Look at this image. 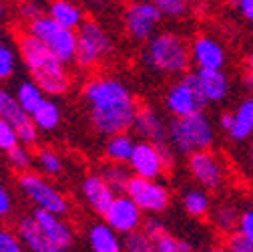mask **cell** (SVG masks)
<instances>
[{"mask_svg":"<svg viewBox=\"0 0 253 252\" xmlns=\"http://www.w3.org/2000/svg\"><path fill=\"white\" fill-rule=\"evenodd\" d=\"M197 79L203 91V97L207 99V103H217L223 101L227 91H229V83L227 77L221 73V69H199L197 71Z\"/></svg>","mask_w":253,"mask_h":252,"instance_id":"44dd1931","label":"cell"},{"mask_svg":"<svg viewBox=\"0 0 253 252\" xmlns=\"http://www.w3.org/2000/svg\"><path fill=\"white\" fill-rule=\"evenodd\" d=\"M18 188L26 200L37 206V210H46L60 216H67L71 212V200L67 198V194L39 172L28 170L18 174Z\"/></svg>","mask_w":253,"mask_h":252,"instance_id":"52a82bcc","label":"cell"},{"mask_svg":"<svg viewBox=\"0 0 253 252\" xmlns=\"http://www.w3.org/2000/svg\"><path fill=\"white\" fill-rule=\"evenodd\" d=\"M227 248L229 250H237V252H253V242H249L241 234L233 232V234L227 236Z\"/></svg>","mask_w":253,"mask_h":252,"instance_id":"60d3db41","label":"cell"},{"mask_svg":"<svg viewBox=\"0 0 253 252\" xmlns=\"http://www.w3.org/2000/svg\"><path fill=\"white\" fill-rule=\"evenodd\" d=\"M191 61L197 63L199 69H221L225 63V53L211 37L197 35L191 41Z\"/></svg>","mask_w":253,"mask_h":252,"instance_id":"ac0fdd59","label":"cell"},{"mask_svg":"<svg viewBox=\"0 0 253 252\" xmlns=\"http://www.w3.org/2000/svg\"><path fill=\"white\" fill-rule=\"evenodd\" d=\"M151 2L161 10L163 16L169 18H179L189 8V0H151Z\"/></svg>","mask_w":253,"mask_h":252,"instance_id":"e575fe53","label":"cell"},{"mask_svg":"<svg viewBox=\"0 0 253 252\" xmlns=\"http://www.w3.org/2000/svg\"><path fill=\"white\" fill-rule=\"evenodd\" d=\"M161 18V10L151 0H135L123 14L125 33L137 43H147L155 35V28L159 26Z\"/></svg>","mask_w":253,"mask_h":252,"instance_id":"30bf717a","label":"cell"},{"mask_svg":"<svg viewBox=\"0 0 253 252\" xmlns=\"http://www.w3.org/2000/svg\"><path fill=\"white\" fill-rule=\"evenodd\" d=\"M135 143H137V139L129 131L109 135L107 141H105V157H107V162L129 164L131 155H133V149H135Z\"/></svg>","mask_w":253,"mask_h":252,"instance_id":"603a6c76","label":"cell"},{"mask_svg":"<svg viewBox=\"0 0 253 252\" xmlns=\"http://www.w3.org/2000/svg\"><path fill=\"white\" fill-rule=\"evenodd\" d=\"M81 192H83V198L84 202L88 204V208L92 212H97L99 216L105 214V210L109 208V204L113 202V198L117 196L113 192V188L105 182V178L94 172V174H88L83 184H81Z\"/></svg>","mask_w":253,"mask_h":252,"instance_id":"e0dca14e","label":"cell"},{"mask_svg":"<svg viewBox=\"0 0 253 252\" xmlns=\"http://www.w3.org/2000/svg\"><path fill=\"white\" fill-rule=\"evenodd\" d=\"M6 162L8 166L16 172V174H22V172H28L35 164V157H33V151L30 147L18 143L16 147H12L8 153H6Z\"/></svg>","mask_w":253,"mask_h":252,"instance_id":"4dcf8cb0","label":"cell"},{"mask_svg":"<svg viewBox=\"0 0 253 252\" xmlns=\"http://www.w3.org/2000/svg\"><path fill=\"white\" fill-rule=\"evenodd\" d=\"M92 129L109 137L133 127L139 101L133 91L113 75H92L83 85Z\"/></svg>","mask_w":253,"mask_h":252,"instance_id":"6da1fadb","label":"cell"},{"mask_svg":"<svg viewBox=\"0 0 253 252\" xmlns=\"http://www.w3.org/2000/svg\"><path fill=\"white\" fill-rule=\"evenodd\" d=\"M227 250H229V248H227ZM229 252H237V250H229Z\"/></svg>","mask_w":253,"mask_h":252,"instance_id":"681fc988","label":"cell"},{"mask_svg":"<svg viewBox=\"0 0 253 252\" xmlns=\"http://www.w3.org/2000/svg\"><path fill=\"white\" fill-rule=\"evenodd\" d=\"M35 164L41 168V174L42 176H60L62 174V157L50 149V147H41L35 155Z\"/></svg>","mask_w":253,"mask_h":252,"instance_id":"f546056e","label":"cell"},{"mask_svg":"<svg viewBox=\"0 0 253 252\" xmlns=\"http://www.w3.org/2000/svg\"><path fill=\"white\" fill-rule=\"evenodd\" d=\"M33 218H35L37 226L41 228V232H42L50 242H54L56 246L69 250V248L75 244V230H73V226L67 222L65 216L52 214V212H46V210H35Z\"/></svg>","mask_w":253,"mask_h":252,"instance_id":"9a60e30c","label":"cell"},{"mask_svg":"<svg viewBox=\"0 0 253 252\" xmlns=\"http://www.w3.org/2000/svg\"><path fill=\"white\" fill-rule=\"evenodd\" d=\"M137 131V135L145 141H151L155 145H169V131L167 125L163 121V117L157 113L153 107L147 105H139V111L135 115L133 127Z\"/></svg>","mask_w":253,"mask_h":252,"instance_id":"2e32d148","label":"cell"},{"mask_svg":"<svg viewBox=\"0 0 253 252\" xmlns=\"http://www.w3.org/2000/svg\"><path fill=\"white\" fill-rule=\"evenodd\" d=\"M0 119H6L12 127L16 129L18 141L26 147H35L39 143V127L35 125L33 117H30L20 103L16 101V95L6 87L0 85Z\"/></svg>","mask_w":253,"mask_h":252,"instance_id":"7c38bea8","label":"cell"},{"mask_svg":"<svg viewBox=\"0 0 253 252\" xmlns=\"http://www.w3.org/2000/svg\"><path fill=\"white\" fill-rule=\"evenodd\" d=\"M113 41L105 26L92 18H84V22L77 28V53L75 65L81 71H92L111 55Z\"/></svg>","mask_w":253,"mask_h":252,"instance_id":"5b68a950","label":"cell"},{"mask_svg":"<svg viewBox=\"0 0 253 252\" xmlns=\"http://www.w3.org/2000/svg\"><path fill=\"white\" fill-rule=\"evenodd\" d=\"M10 212H12V196L6 190V186L0 184V220L10 216Z\"/></svg>","mask_w":253,"mask_h":252,"instance_id":"b9f144b4","label":"cell"},{"mask_svg":"<svg viewBox=\"0 0 253 252\" xmlns=\"http://www.w3.org/2000/svg\"><path fill=\"white\" fill-rule=\"evenodd\" d=\"M16 61L18 53L14 51V47L6 41H0V85L16 73Z\"/></svg>","mask_w":253,"mask_h":252,"instance_id":"1f68e13d","label":"cell"},{"mask_svg":"<svg viewBox=\"0 0 253 252\" xmlns=\"http://www.w3.org/2000/svg\"><path fill=\"white\" fill-rule=\"evenodd\" d=\"M103 222H107L121 236H126L135 230H141L143 210L126 194H117L103 214Z\"/></svg>","mask_w":253,"mask_h":252,"instance_id":"4fadbf2b","label":"cell"},{"mask_svg":"<svg viewBox=\"0 0 253 252\" xmlns=\"http://www.w3.org/2000/svg\"><path fill=\"white\" fill-rule=\"evenodd\" d=\"M251 160H253V147H251Z\"/></svg>","mask_w":253,"mask_h":252,"instance_id":"c3c4849f","label":"cell"},{"mask_svg":"<svg viewBox=\"0 0 253 252\" xmlns=\"http://www.w3.org/2000/svg\"><path fill=\"white\" fill-rule=\"evenodd\" d=\"M201 252H229L225 248H207V250H201Z\"/></svg>","mask_w":253,"mask_h":252,"instance_id":"bcb514c9","label":"cell"},{"mask_svg":"<svg viewBox=\"0 0 253 252\" xmlns=\"http://www.w3.org/2000/svg\"><path fill=\"white\" fill-rule=\"evenodd\" d=\"M24 30L35 37L37 41H41L50 53H54L65 65L75 61V53H77V30L60 26L56 20H52L46 12L41 14L39 18L30 20L24 24Z\"/></svg>","mask_w":253,"mask_h":252,"instance_id":"8992f818","label":"cell"},{"mask_svg":"<svg viewBox=\"0 0 253 252\" xmlns=\"http://www.w3.org/2000/svg\"><path fill=\"white\" fill-rule=\"evenodd\" d=\"M16 232H18V238L22 240V244L26 246L28 252H69V250H65V248L56 246L54 242H50V240L41 232V228L37 226L33 214L24 216V218L20 220Z\"/></svg>","mask_w":253,"mask_h":252,"instance_id":"d6986e66","label":"cell"},{"mask_svg":"<svg viewBox=\"0 0 253 252\" xmlns=\"http://www.w3.org/2000/svg\"><path fill=\"white\" fill-rule=\"evenodd\" d=\"M0 252H28V250L18 238V234L6 228H0Z\"/></svg>","mask_w":253,"mask_h":252,"instance_id":"8d00e7d4","label":"cell"},{"mask_svg":"<svg viewBox=\"0 0 253 252\" xmlns=\"http://www.w3.org/2000/svg\"><path fill=\"white\" fill-rule=\"evenodd\" d=\"M141 230L149 236V238H157V236H161L163 232H167V228H165V224L161 222L159 218H149V220H145L143 222V226H141Z\"/></svg>","mask_w":253,"mask_h":252,"instance_id":"ab89813d","label":"cell"},{"mask_svg":"<svg viewBox=\"0 0 253 252\" xmlns=\"http://www.w3.org/2000/svg\"><path fill=\"white\" fill-rule=\"evenodd\" d=\"M209 218H211L215 230L223 236L233 234L237 230V224H239V212L231 204H219L215 210H211Z\"/></svg>","mask_w":253,"mask_h":252,"instance_id":"cb8c5ba5","label":"cell"},{"mask_svg":"<svg viewBox=\"0 0 253 252\" xmlns=\"http://www.w3.org/2000/svg\"><path fill=\"white\" fill-rule=\"evenodd\" d=\"M46 14L52 20H56L60 26L71 28V30H77L84 22L83 8L77 6L75 2H71V0H50L48 8H46Z\"/></svg>","mask_w":253,"mask_h":252,"instance_id":"7402d4cb","label":"cell"},{"mask_svg":"<svg viewBox=\"0 0 253 252\" xmlns=\"http://www.w3.org/2000/svg\"><path fill=\"white\" fill-rule=\"evenodd\" d=\"M167 107L175 117H185L197 111H203L207 99L203 97V91L197 79V73H187L183 79L171 85L167 91Z\"/></svg>","mask_w":253,"mask_h":252,"instance_id":"9c48e42d","label":"cell"},{"mask_svg":"<svg viewBox=\"0 0 253 252\" xmlns=\"http://www.w3.org/2000/svg\"><path fill=\"white\" fill-rule=\"evenodd\" d=\"M18 55L26 65L33 81L44 91V95L58 97L65 95L73 85V75L69 67L54 53H50L41 41L30 37L22 28L18 33Z\"/></svg>","mask_w":253,"mask_h":252,"instance_id":"7a4b0ae2","label":"cell"},{"mask_svg":"<svg viewBox=\"0 0 253 252\" xmlns=\"http://www.w3.org/2000/svg\"><path fill=\"white\" fill-rule=\"evenodd\" d=\"M60 113L62 111L54 99H44L30 117H33L39 131H54L60 123Z\"/></svg>","mask_w":253,"mask_h":252,"instance_id":"d4e9b609","label":"cell"},{"mask_svg":"<svg viewBox=\"0 0 253 252\" xmlns=\"http://www.w3.org/2000/svg\"><path fill=\"white\" fill-rule=\"evenodd\" d=\"M90 252H125L123 238L107 222H94L88 228Z\"/></svg>","mask_w":253,"mask_h":252,"instance_id":"ffe728a7","label":"cell"},{"mask_svg":"<svg viewBox=\"0 0 253 252\" xmlns=\"http://www.w3.org/2000/svg\"><path fill=\"white\" fill-rule=\"evenodd\" d=\"M16 101L20 103V107L28 113V115H33L35 111H37V107L46 99V95H44V91L30 79V81H22L18 87H16Z\"/></svg>","mask_w":253,"mask_h":252,"instance_id":"484cf974","label":"cell"},{"mask_svg":"<svg viewBox=\"0 0 253 252\" xmlns=\"http://www.w3.org/2000/svg\"><path fill=\"white\" fill-rule=\"evenodd\" d=\"M99 174L113 188L115 194H125L126 186H129V180L133 178V174H131V170H129V166H126V164H113V162H107L101 168Z\"/></svg>","mask_w":253,"mask_h":252,"instance_id":"4316f807","label":"cell"},{"mask_svg":"<svg viewBox=\"0 0 253 252\" xmlns=\"http://www.w3.org/2000/svg\"><path fill=\"white\" fill-rule=\"evenodd\" d=\"M187 168L205 190H219L225 182L223 164H221V160L211 149H201V151L189 153Z\"/></svg>","mask_w":253,"mask_h":252,"instance_id":"5bb4252c","label":"cell"},{"mask_svg":"<svg viewBox=\"0 0 253 252\" xmlns=\"http://www.w3.org/2000/svg\"><path fill=\"white\" fill-rule=\"evenodd\" d=\"M239 8H241V12L253 22V0H239Z\"/></svg>","mask_w":253,"mask_h":252,"instance_id":"ee69618b","label":"cell"},{"mask_svg":"<svg viewBox=\"0 0 253 252\" xmlns=\"http://www.w3.org/2000/svg\"><path fill=\"white\" fill-rule=\"evenodd\" d=\"M183 208L191 218L207 220L211 214V200L203 190H187L183 196Z\"/></svg>","mask_w":253,"mask_h":252,"instance_id":"f1b7e54d","label":"cell"},{"mask_svg":"<svg viewBox=\"0 0 253 252\" xmlns=\"http://www.w3.org/2000/svg\"><path fill=\"white\" fill-rule=\"evenodd\" d=\"M125 194L143 210V214H161L171 204V192L167 186L157 180H147L139 176H133L129 180Z\"/></svg>","mask_w":253,"mask_h":252,"instance_id":"8fae6325","label":"cell"},{"mask_svg":"<svg viewBox=\"0 0 253 252\" xmlns=\"http://www.w3.org/2000/svg\"><path fill=\"white\" fill-rule=\"evenodd\" d=\"M155 246H157V252H193L191 242L175 238L173 234H169V230L155 238Z\"/></svg>","mask_w":253,"mask_h":252,"instance_id":"836d02e7","label":"cell"},{"mask_svg":"<svg viewBox=\"0 0 253 252\" xmlns=\"http://www.w3.org/2000/svg\"><path fill=\"white\" fill-rule=\"evenodd\" d=\"M20 141H18V135H16V129L6 121V119H0V151L2 153H8L12 147H16Z\"/></svg>","mask_w":253,"mask_h":252,"instance_id":"d590c367","label":"cell"},{"mask_svg":"<svg viewBox=\"0 0 253 252\" xmlns=\"http://www.w3.org/2000/svg\"><path fill=\"white\" fill-rule=\"evenodd\" d=\"M253 131V99H247L239 105L237 113H233V125L229 135L233 139H245Z\"/></svg>","mask_w":253,"mask_h":252,"instance_id":"83f0119b","label":"cell"},{"mask_svg":"<svg viewBox=\"0 0 253 252\" xmlns=\"http://www.w3.org/2000/svg\"><path fill=\"white\" fill-rule=\"evenodd\" d=\"M143 63L155 73L181 75L191 65V43L173 30L153 35L143 51Z\"/></svg>","mask_w":253,"mask_h":252,"instance_id":"3957f363","label":"cell"},{"mask_svg":"<svg viewBox=\"0 0 253 252\" xmlns=\"http://www.w3.org/2000/svg\"><path fill=\"white\" fill-rule=\"evenodd\" d=\"M126 166H129L133 176L139 178H147V180L163 178L165 172L173 166L171 145H155L151 141L139 139Z\"/></svg>","mask_w":253,"mask_h":252,"instance_id":"ba28073f","label":"cell"},{"mask_svg":"<svg viewBox=\"0 0 253 252\" xmlns=\"http://www.w3.org/2000/svg\"><path fill=\"white\" fill-rule=\"evenodd\" d=\"M4 12H6L4 4H0V22H2V18H4Z\"/></svg>","mask_w":253,"mask_h":252,"instance_id":"7dc6e473","label":"cell"},{"mask_svg":"<svg viewBox=\"0 0 253 252\" xmlns=\"http://www.w3.org/2000/svg\"><path fill=\"white\" fill-rule=\"evenodd\" d=\"M231 125H233V113H223V115H221V127L229 131Z\"/></svg>","mask_w":253,"mask_h":252,"instance_id":"f6af8a7d","label":"cell"},{"mask_svg":"<svg viewBox=\"0 0 253 252\" xmlns=\"http://www.w3.org/2000/svg\"><path fill=\"white\" fill-rule=\"evenodd\" d=\"M241 75H243V83H245V87L253 93V55H247V57L243 59Z\"/></svg>","mask_w":253,"mask_h":252,"instance_id":"7bdbcfd3","label":"cell"},{"mask_svg":"<svg viewBox=\"0 0 253 252\" xmlns=\"http://www.w3.org/2000/svg\"><path fill=\"white\" fill-rule=\"evenodd\" d=\"M235 232L241 234L245 240L253 242V208L239 214V224H237V230Z\"/></svg>","mask_w":253,"mask_h":252,"instance_id":"f35d334b","label":"cell"},{"mask_svg":"<svg viewBox=\"0 0 253 252\" xmlns=\"http://www.w3.org/2000/svg\"><path fill=\"white\" fill-rule=\"evenodd\" d=\"M18 12H20V18H22L24 22H30V20L39 18L41 14H44V8L37 2V0H22Z\"/></svg>","mask_w":253,"mask_h":252,"instance_id":"74e56055","label":"cell"},{"mask_svg":"<svg viewBox=\"0 0 253 252\" xmlns=\"http://www.w3.org/2000/svg\"><path fill=\"white\" fill-rule=\"evenodd\" d=\"M125 252H157L155 240L149 238L143 230H135L131 234H126L123 240Z\"/></svg>","mask_w":253,"mask_h":252,"instance_id":"d6a6232c","label":"cell"},{"mask_svg":"<svg viewBox=\"0 0 253 252\" xmlns=\"http://www.w3.org/2000/svg\"><path fill=\"white\" fill-rule=\"evenodd\" d=\"M167 131L169 145L187 155L193 151L209 149L213 145V127L203 111L185 117H173V121L167 125Z\"/></svg>","mask_w":253,"mask_h":252,"instance_id":"277c9868","label":"cell"}]
</instances>
